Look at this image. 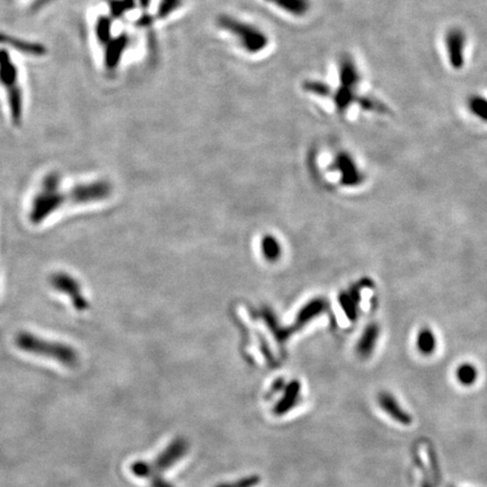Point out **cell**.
Listing matches in <instances>:
<instances>
[{"label": "cell", "mask_w": 487, "mask_h": 487, "mask_svg": "<svg viewBox=\"0 0 487 487\" xmlns=\"http://www.w3.org/2000/svg\"><path fill=\"white\" fill-rule=\"evenodd\" d=\"M257 479L255 477L253 479H244L238 483V486L236 487H251L252 485H255L257 483ZM231 487H235V485H231Z\"/></svg>", "instance_id": "obj_12"}, {"label": "cell", "mask_w": 487, "mask_h": 487, "mask_svg": "<svg viewBox=\"0 0 487 487\" xmlns=\"http://www.w3.org/2000/svg\"><path fill=\"white\" fill-rule=\"evenodd\" d=\"M379 334H380V328L377 324H370L365 328L359 343H358V348H356L358 354L361 358L367 359L372 354L373 350L376 348Z\"/></svg>", "instance_id": "obj_7"}, {"label": "cell", "mask_w": 487, "mask_h": 487, "mask_svg": "<svg viewBox=\"0 0 487 487\" xmlns=\"http://www.w3.org/2000/svg\"><path fill=\"white\" fill-rule=\"evenodd\" d=\"M467 105L472 115L483 122H487V97L479 94L472 95L468 98Z\"/></svg>", "instance_id": "obj_11"}, {"label": "cell", "mask_w": 487, "mask_h": 487, "mask_svg": "<svg viewBox=\"0 0 487 487\" xmlns=\"http://www.w3.org/2000/svg\"><path fill=\"white\" fill-rule=\"evenodd\" d=\"M416 348L422 356H430L434 353L436 349V334L429 327H423L417 334Z\"/></svg>", "instance_id": "obj_9"}, {"label": "cell", "mask_w": 487, "mask_h": 487, "mask_svg": "<svg viewBox=\"0 0 487 487\" xmlns=\"http://www.w3.org/2000/svg\"><path fill=\"white\" fill-rule=\"evenodd\" d=\"M50 285H52V288L68 297L74 309L84 311L89 308V301L86 299L82 285L72 275L63 272L52 274Z\"/></svg>", "instance_id": "obj_3"}, {"label": "cell", "mask_w": 487, "mask_h": 487, "mask_svg": "<svg viewBox=\"0 0 487 487\" xmlns=\"http://www.w3.org/2000/svg\"><path fill=\"white\" fill-rule=\"evenodd\" d=\"M378 404L387 415L391 416V419L395 420L402 425H410L413 421L410 414L401 406L393 394L382 391L378 395Z\"/></svg>", "instance_id": "obj_6"}, {"label": "cell", "mask_w": 487, "mask_h": 487, "mask_svg": "<svg viewBox=\"0 0 487 487\" xmlns=\"http://www.w3.org/2000/svg\"><path fill=\"white\" fill-rule=\"evenodd\" d=\"M467 37L462 29H451L446 34V50L451 68L462 70L465 66V50Z\"/></svg>", "instance_id": "obj_5"}, {"label": "cell", "mask_w": 487, "mask_h": 487, "mask_svg": "<svg viewBox=\"0 0 487 487\" xmlns=\"http://www.w3.org/2000/svg\"><path fill=\"white\" fill-rule=\"evenodd\" d=\"M15 344L26 353L56 360L65 367L74 368L79 362L77 351L72 346L35 337L29 332L18 333L15 337Z\"/></svg>", "instance_id": "obj_2"}, {"label": "cell", "mask_w": 487, "mask_h": 487, "mask_svg": "<svg viewBox=\"0 0 487 487\" xmlns=\"http://www.w3.org/2000/svg\"><path fill=\"white\" fill-rule=\"evenodd\" d=\"M111 193V183L103 180L79 184L70 188V191L63 192L60 176L57 173H51L44 177L40 191L32 201L30 221L37 225L66 204L98 202L110 197Z\"/></svg>", "instance_id": "obj_1"}, {"label": "cell", "mask_w": 487, "mask_h": 487, "mask_svg": "<svg viewBox=\"0 0 487 487\" xmlns=\"http://www.w3.org/2000/svg\"><path fill=\"white\" fill-rule=\"evenodd\" d=\"M223 27H227L230 33L235 34L237 41L240 43V48H247L249 51H255L257 48H261L265 42V37L262 32L255 29L254 26L242 24V22H237L236 20H226L223 24Z\"/></svg>", "instance_id": "obj_4"}, {"label": "cell", "mask_w": 487, "mask_h": 487, "mask_svg": "<svg viewBox=\"0 0 487 487\" xmlns=\"http://www.w3.org/2000/svg\"><path fill=\"white\" fill-rule=\"evenodd\" d=\"M456 378L462 386L474 385L479 378V370L475 365L465 362L457 368Z\"/></svg>", "instance_id": "obj_10"}, {"label": "cell", "mask_w": 487, "mask_h": 487, "mask_svg": "<svg viewBox=\"0 0 487 487\" xmlns=\"http://www.w3.org/2000/svg\"><path fill=\"white\" fill-rule=\"evenodd\" d=\"M337 162H339V169L342 171L343 182L345 184L356 186L361 182L362 176L350 156L346 154H341L337 158Z\"/></svg>", "instance_id": "obj_8"}]
</instances>
